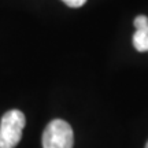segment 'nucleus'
<instances>
[{"label": "nucleus", "instance_id": "1", "mask_svg": "<svg viewBox=\"0 0 148 148\" xmlns=\"http://www.w3.org/2000/svg\"><path fill=\"white\" fill-rule=\"evenodd\" d=\"M26 119L19 110H10L0 121V148H15L22 138Z\"/></svg>", "mask_w": 148, "mask_h": 148}, {"label": "nucleus", "instance_id": "2", "mask_svg": "<svg viewBox=\"0 0 148 148\" xmlns=\"http://www.w3.org/2000/svg\"><path fill=\"white\" fill-rule=\"evenodd\" d=\"M42 148H73V129L63 119H52L42 132Z\"/></svg>", "mask_w": 148, "mask_h": 148}, {"label": "nucleus", "instance_id": "3", "mask_svg": "<svg viewBox=\"0 0 148 148\" xmlns=\"http://www.w3.org/2000/svg\"><path fill=\"white\" fill-rule=\"evenodd\" d=\"M133 47L138 52L148 51V29H136L133 34Z\"/></svg>", "mask_w": 148, "mask_h": 148}, {"label": "nucleus", "instance_id": "4", "mask_svg": "<svg viewBox=\"0 0 148 148\" xmlns=\"http://www.w3.org/2000/svg\"><path fill=\"white\" fill-rule=\"evenodd\" d=\"M133 25L136 29H148V18L145 15H138L134 18Z\"/></svg>", "mask_w": 148, "mask_h": 148}, {"label": "nucleus", "instance_id": "5", "mask_svg": "<svg viewBox=\"0 0 148 148\" xmlns=\"http://www.w3.org/2000/svg\"><path fill=\"white\" fill-rule=\"evenodd\" d=\"M64 4H67L71 8H78V7H82V5L86 3V0H62Z\"/></svg>", "mask_w": 148, "mask_h": 148}, {"label": "nucleus", "instance_id": "6", "mask_svg": "<svg viewBox=\"0 0 148 148\" xmlns=\"http://www.w3.org/2000/svg\"><path fill=\"white\" fill-rule=\"evenodd\" d=\"M145 148H148V143H147V145H145Z\"/></svg>", "mask_w": 148, "mask_h": 148}]
</instances>
